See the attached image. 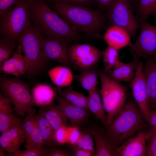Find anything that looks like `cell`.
<instances>
[{
  "label": "cell",
  "instance_id": "10",
  "mask_svg": "<svg viewBox=\"0 0 156 156\" xmlns=\"http://www.w3.org/2000/svg\"><path fill=\"white\" fill-rule=\"evenodd\" d=\"M71 42L43 36L42 50L47 61L53 60L63 66L75 69L70 61L68 54Z\"/></svg>",
  "mask_w": 156,
  "mask_h": 156
},
{
  "label": "cell",
  "instance_id": "25",
  "mask_svg": "<svg viewBox=\"0 0 156 156\" xmlns=\"http://www.w3.org/2000/svg\"><path fill=\"white\" fill-rule=\"evenodd\" d=\"M48 74L53 82L60 87H66L72 83L74 77L70 68L66 66H58L50 69Z\"/></svg>",
  "mask_w": 156,
  "mask_h": 156
},
{
  "label": "cell",
  "instance_id": "6",
  "mask_svg": "<svg viewBox=\"0 0 156 156\" xmlns=\"http://www.w3.org/2000/svg\"><path fill=\"white\" fill-rule=\"evenodd\" d=\"M43 36L31 23L18 40L28 61L29 69L27 74L29 76L40 71L48 61L44 57L42 53Z\"/></svg>",
  "mask_w": 156,
  "mask_h": 156
},
{
  "label": "cell",
  "instance_id": "45",
  "mask_svg": "<svg viewBox=\"0 0 156 156\" xmlns=\"http://www.w3.org/2000/svg\"><path fill=\"white\" fill-rule=\"evenodd\" d=\"M130 3L133 2L135 4H137V2H138V0H128Z\"/></svg>",
  "mask_w": 156,
  "mask_h": 156
},
{
  "label": "cell",
  "instance_id": "34",
  "mask_svg": "<svg viewBox=\"0 0 156 156\" xmlns=\"http://www.w3.org/2000/svg\"><path fill=\"white\" fill-rule=\"evenodd\" d=\"M146 156H156V128L149 127L145 130Z\"/></svg>",
  "mask_w": 156,
  "mask_h": 156
},
{
  "label": "cell",
  "instance_id": "33",
  "mask_svg": "<svg viewBox=\"0 0 156 156\" xmlns=\"http://www.w3.org/2000/svg\"><path fill=\"white\" fill-rule=\"evenodd\" d=\"M75 148H81L86 150L92 152L95 156V147L93 136L90 129L89 131L81 132L80 136L74 145Z\"/></svg>",
  "mask_w": 156,
  "mask_h": 156
},
{
  "label": "cell",
  "instance_id": "41",
  "mask_svg": "<svg viewBox=\"0 0 156 156\" xmlns=\"http://www.w3.org/2000/svg\"><path fill=\"white\" fill-rule=\"evenodd\" d=\"M146 122L149 127L156 128V110L150 109Z\"/></svg>",
  "mask_w": 156,
  "mask_h": 156
},
{
  "label": "cell",
  "instance_id": "46",
  "mask_svg": "<svg viewBox=\"0 0 156 156\" xmlns=\"http://www.w3.org/2000/svg\"><path fill=\"white\" fill-rule=\"evenodd\" d=\"M52 0L53 1H54L55 3H57L58 2V0Z\"/></svg>",
  "mask_w": 156,
  "mask_h": 156
},
{
  "label": "cell",
  "instance_id": "4",
  "mask_svg": "<svg viewBox=\"0 0 156 156\" xmlns=\"http://www.w3.org/2000/svg\"><path fill=\"white\" fill-rule=\"evenodd\" d=\"M30 0H18L4 16L0 18L1 36L15 41L31 25Z\"/></svg>",
  "mask_w": 156,
  "mask_h": 156
},
{
  "label": "cell",
  "instance_id": "9",
  "mask_svg": "<svg viewBox=\"0 0 156 156\" xmlns=\"http://www.w3.org/2000/svg\"><path fill=\"white\" fill-rule=\"evenodd\" d=\"M68 54L70 62L75 69L79 70L96 66L102 55L99 50L88 44L71 45Z\"/></svg>",
  "mask_w": 156,
  "mask_h": 156
},
{
  "label": "cell",
  "instance_id": "14",
  "mask_svg": "<svg viewBox=\"0 0 156 156\" xmlns=\"http://www.w3.org/2000/svg\"><path fill=\"white\" fill-rule=\"evenodd\" d=\"M90 130L94 144L95 156H119V146L104 128L91 126Z\"/></svg>",
  "mask_w": 156,
  "mask_h": 156
},
{
  "label": "cell",
  "instance_id": "13",
  "mask_svg": "<svg viewBox=\"0 0 156 156\" xmlns=\"http://www.w3.org/2000/svg\"><path fill=\"white\" fill-rule=\"evenodd\" d=\"M21 128L26 148L43 147L44 144L38 125L35 109L33 108L27 113Z\"/></svg>",
  "mask_w": 156,
  "mask_h": 156
},
{
  "label": "cell",
  "instance_id": "3",
  "mask_svg": "<svg viewBox=\"0 0 156 156\" xmlns=\"http://www.w3.org/2000/svg\"><path fill=\"white\" fill-rule=\"evenodd\" d=\"M140 110L131 97H128L124 107L104 127L116 143L120 146L147 126Z\"/></svg>",
  "mask_w": 156,
  "mask_h": 156
},
{
  "label": "cell",
  "instance_id": "5",
  "mask_svg": "<svg viewBox=\"0 0 156 156\" xmlns=\"http://www.w3.org/2000/svg\"><path fill=\"white\" fill-rule=\"evenodd\" d=\"M99 74L101 82L100 93L107 116V124L125 106L127 99V87L109 78L104 71Z\"/></svg>",
  "mask_w": 156,
  "mask_h": 156
},
{
  "label": "cell",
  "instance_id": "20",
  "mask_svg": "<svg viewBox=\"0 0 156 156\" xmlns=\"http://www.w3.org/2000/svg\"><path fill=\"white\" fill-rule=\"evenodd\" d=\"M103 37L108 46L119 50L127 46L131 47L132 45L129 33L118 26H111L107 29Z\"/></svg>",
  "mask_w": 156,
  "mask_h": 156
},
{
  "label": "cell",
  "instance_id": "11",
  "mask_svg": "<svg viewBox=\"0 0 156 156\" xmlns=\"http://www.w3.org/2000/svg\"><path fill=\"white\" fill-rule=\"evenodd\" d=\"M140 32L131 51L144 57L152 56L156 58V26L146 21H140Z\"/></svg>",
  "mask_w": 156,
  "mask_h": 156
},
{
  "label": "cell",
  "instance_id": "8",
  "mask_svg": "<svg viewBox=\"0 0 156 156\" xmlns=\"http://www.w3.org/2000/svg\"><path fill=\"white\" fill-rule=\"evenodd\" d=\"M106 15L111 26L120 27L126 30L131 37H135L140 23L134 15L131 5L128 0H117Z\"/></svg>",
  "mask_w": 156,
  "mask_h": 156
},
{
  "label": "cell",
  "instance_id": "30",
  "mask_svg": "<svg viewBox=\"0 0 156 156\" xmlns=\"http://www.w3.org/2000/svg\"><path fill=\"white\" fill-rule=\"evenodd\" d=\"M119 51L117 49L108 46L101 52L105 72H107L112 69L120 60Z\"/></svg>",
  "mask_w": 156,
  "mask_h": 156
},
{
  "label": "cell",
  "instance_id": "26",
  "mask_svg": "<svg viewBox=\"0 0 156 156\" xmlns=\"http://www.w3.org/2000/svg\"><path fill=\"white\" fill-rule=\"evenodd\" d=\"M79 74L75 75L76 80L88 92L97 88L98 74L95 66L81 69Z\"/></svg>",
  "mask_w": 156,
  "mask_h": 156
},
{
  "label": "cell",
  "instance_id": "42",
  "mask_svg": "<svg viewBox=\"0 0 156 156\" xmlns=\"http://www.w3.org/2000/svg\"><path fill=\"white\" fill-rule=\"evenodd\" d=\"M93 0H58V3L83 6ZM95 1V0H94Z\"/></svg>",
  "mask_w": 156,
  "mask_h": 156
},
{
  "label": "cell",
  "instance_id": "29",
  "mask_svg": "<svg viewBox=\"0 0 156 156\" xmlns=\"http://www.w3.org/2000/svg\"><path fill=\"white\" fill-rule=\"evenodd\" d=\"M37 120L41 135L44 144H50L54 141L55 131L42 114L39 110Z\"/></svg>",
  "mask_w": 156,
  "mask_h": 156
},
{
  "label": "cell",
  "instance_id": "35",
  "mask_svg": "<svg viewBox=\"0 0 156 156\" xmlns=\"http://www.w3.org/2000/svg\"><path fill=\"white\" fill-rule=\"evenodd\" d=\"M67 125L63 126L55 131L54 141L58 144L68 143V129Z\"/></svg>",
  "mask_w": 156,
  "mask_h": 156
},
{
  "label": "cell",
  "instance_id": "16",
  "mask_svg": "<svg viewBox=\"0 0 156 156\" xmlns=\"http://www.w3.org/2000/svg\"><path fill=\"white\" fill-rule=\"evenodd\" d=\"M145 130L142 131L119 146V156H146Z\"/></svg>",
  "mask_w": 156,
  "mask_h": 156
},
{
  "label": "cell",
  "instance_id": "38",
  "mask_svg": "<svg viewBox=\"0 0 156 156\" xmlns=\"http://www.w3.org/2000/svg\"><path fill=\"white\" fill-rule=\"evenodd\" d=\"M68 143L75 145L79 140L81 132L78 127L72 126L68 127Z\"/></svg>",
  "mask_w": 156,
  "mask_h": 156
},
{
  "label": "cell",
  "instance_id": "19",
  "mask_svg": "<svg viewBox=\"0 0 156 156\" xmlns=\"http://www.w3.org/2000/svg\"><path fill=\"white\" fill-rule=\"evenodd\" d=\"M22 52L19 45L13 56L4 63L0 71H3L6 73L18 77L27 74L29 64L26 57L22 54Z\"/></svg>",
  "mask_w": 156,
  "mask_h": 156
},
{
  "label": "cell",
  "instance_id": "22",
  "mask_svg": "<svg viewBox=\"0 0 156 156\" xmlns=\"http://www.w3.org/2000/svg\"><path fill=\"white\" fill-rule=\"evenodd\" d=\"M32 96L36 105L41 107L53 104L57 96L56 90L47 84H38L32 90Z\"/></svg>",
  "mask_w": 156,
  "mask_h": 156
},
{
  "label": "cell",
  "instance_id": "27",
  "mask_svg": "<svg viewBox=\"0 0 156 156\" xmlns=\"http://www.w3.org/2000/svg\"><path fill=\"white\" fill-rule=\"evenodd\" d=\"M59 96L64 99L73 105L87 111L88 96L74 90L70 87L61 90L58 92Z\"/></svg>",
  "mask_w": 156,
  "mask_h": 156
},
{
  "label": "cell",
  "instance_id": "40",
  "mask_svg": "<svg viewBox=\"0 0 156 156\" xmlns=\"http://www.w3.org/2000/svg\"><path fill=\"white\" fill-rule=\"evenodd\" d=\"M46 156H68L69 154L62 150L57 148L47 149Z\"/></svg>",
  "mask_w": 156,
  "mask_h": 156
},
{
  "label": "cell",
  "instance_id": "23",
  "mask_svg": "<svg viewBox=\"0 0 156 156\" xmlns=\"http://www.w3.org/2000/svg\"><path fill=\"white\" fill-rule=\"evenodd\" d=\"M51 125L55 131L67 125L68 120L57 105L52 104L41 107L39 109Z\"/></svg>",
  "mask_w": 156,
  "mask_h": 156
},
{
  "label": "cell",
  "instance_id": "7",
  "mask_svg": "<svg viewBox=\"0 0 156 156\" xmlns=\"http://www.w3.org/2000/svg\"><path fill=\"white\" fill-rule=\"evenodd\" d=\"M0 88L4 96L14 104V109L18 116H24L36 105L28 87L18 77L1 76Z\"/></svg>",
  "mask_w": 156,
  "mask_h": 156
},
{
  "label": "cell",
  "instance_id": "43",
  "mask_svg": "<svg viewBox=\"0 0 156 156\" xmlns=\"http://www.w3.org/2000/svg\"><path fill=\"white\" fill-rule=\"evenodd\" d=\"M75 156H92L94 155L89 151L81 148H75L74 153Z\"/></svg>",
  "mask_w": 156,
  "mask_h": 156
},
{
  "label": "cell",
  "instance_id": "15",
  "mask_svg": "<svg viewBox=\"0 0 156 156\" xmlns=\"http://www.w3.org/2000/svg\"><path fill=\"white\" fill-rule=\"evenodd\" d=\"M140 57L135 53L131 62L125 63L119 60L113 69L105 72L109 78L117 82H130L135 76Z\"/></svg>",
  "mask_w": 156,
  "mask_h": 156
},
{
  "label": "cell",
  "instance_id": "44",
  "mask_svg": "<svg viewBox=\"0 0 156 156\" xmlns=\"http://www.w3.org/2000/svg\"><path fill=\"white\" fill-rule=\"evenodd\" d=\"M4 149L2 148H0V156H5Z\"/></svg>",
  "mask_w": 156,
  "mask_h": 156
},
{
  "label": "cell",
  "instance_id": "18",
  "mask_svg": "<svg viewBox=\"0 0 156 156\" xmlns=\"http://www.w3.org/2000/svg\"><path fill=\"white\" fill-rule=\"evenodd\" d=\"M56 99L58 102L57 106L72 126L78 127L86 122L88 116V111L73 105L60 96L57 95Z\"/></svg>",
  "mask_w": 156,
  "mask_h": 156
},
{
  "label": "cell",
  "instance_id": "37",
  "mask_svg": "<svg viewBox=\"0 0 156 156\" xmlns=\"http://www.w3.org/2000/svg\"><path fill=\"white\" fill-rule=\"evenodd\" d=\"M18 0H0V17L5 16Z\"/></svg>",
  "mask_w": 156,
  "mask_h": 156
},
{
  "label": "cell",
  "instance_id": "31",
  "mask_svg": "<svg viewBox=\"0 0 156 156\" xmlns=\"http://www.w3.org/2000/svg\"><path fill=\"white\" fill-rule=\"evenodd\" d=\"M0 38V69L4 63L14 53L16 47L15 41L1 36Z\"/></svg>",
  "mask_w": 156,
  "mask_h": 156
},
{
  "label": "cell",
  "instance_id": "39",
  "mask_svg": "<svg viewBox=\"0 0 156 156\" xmlns=\"http://www.w3.org/2000/svg\"><path fill=\"white\" fill-rule=\"evenodd\" d=\"M117 0H95L100 8L107 12L113 7Z\"/></svg>",
  "mask_w": 156,
  "mask_h": 156
},
{
  "label": "cell",
  "instance_id": "32",
  "mask_svg": "<svg viewBox=\"0 0 156 156\" xmlns=\"http://www.w3.org/2000/svg\"><path fill=\"white\" fill-rule=\"evenodd\" d=\"M20 125L19 118L13 112H0V132L1 134L14 126Z\"/></svg>",
  "mask_w": 156,
  "mask_h": 156
},
{
  "label": "cell",
  "instance_id": "36",
  "mask_svg": "<svg viewBox=\"0 0 156 156\" xmlns=\"http://www.w3.org/2000/svg\"><path fill=\"white\" fill-rule=\"evenodd\" d=\"M14 156H46V149L43 147L19 150L14 153Z\"/></svg>",
  "mask_w": 156,
  "mask_h": 156
},
{
  "label": "cell",
  "instance_id": "1",
  "mask_svg": "<svg viewBox=\"0 0 156 156\" xmlns=\"http://www.w3.org/2000/svg\"><path fill=\"white\" fill-rule=\"evenodd\" d=\"M30 0L31 19L43 36L71 42L80 39L79 32L50 8L43 0Z\"/></svg>",
  "mask_w": 156,
  "mask_h": 156
},
{
  "label": "cell",
  "instance_id": "24",
  "mask_svg": "<svg viewBox=\"0 0 156 156\" xmlns=\"http://www.w3.org/2000/svg\"><path fill=\"white\" fill-rule=\"evenodd\" d=\"M89 93L88 107L104 127L107 124V116L100 98V90L97 88Z\"/></svg>",
  "mask_w": 156,
  "mask_h": 156
},
{
  "label": "cell",
  "instance_id": "12",
  "mask_svg": "<svg viewBox=\"0 0 156 156\" xmlns=\"http://www.w3.org/2000/svg\"><path fill=\"white\" fill-rule=\"evenodd\" d=\"M143 68V63L142 62H140L135 76L130 83L133 98L138 105L146 122L150 109Z\"/></svg>",
  "mask_w": 156,
  "mask_h": 156
},
{
  "label": "cell",
  "instance_id": "17",
  "mask_svg": "<svg viewBox=\"0 0 156 156\" xmlns=\"http://www.w3.org/2000/svg\"><path fill=\"white\" fill-rule=\"evenodd\" d=\"M145 62L143 71L150 109L156 110V58L152 56L144 57Z\"/></svg>",
  "mask_w": 156,
  "mask_h": 156
},
{
  "label": "cell",
  "instance_id": "2",
  "mask_svg": "<svg viewBox=\"0 0 156 156\" xmlns=\"http://www.w3.org/2000/svg\"><path fill=\"white\" fill-rule=\"evenodd\" d=\"M54 11L79 32L101 39V33L107 28L106 14L85 7L60 3L53 6Z\"/></svg>",
  "mask_w": 156,
  "mask_h": 156
},
{
  "label": "cell",
  "instance_id": "28",
  "mask_svg": "<svg viewBox=\"0 0 156 156\" xmlns=\"http://www.w3.org/2000/svg\"><path fill=\"white\" fill-rule=\"evenodd\" d=\"M136 17L139 21H145L151 15L156 16V0H139Z\"/></svg>",
  "mask_w": 156,
  "mask_h": 156
},
{
  "label": "cell",
  "instance_id": "21",
  "mask_svg": "<svg viewBox=\"0 0 156 156\" xmlns=\"http://www.w3.org/2000/svg\"><path fill=\"white\" fill-rule=\"evenodd\" d=\"M25 142L20 125L14 126L1 133L0 145L10 153H15L20 150L21 145Z\"/></svg>",
  "mask_w": 156,
  "mask_h": 156
}]
</instances>
